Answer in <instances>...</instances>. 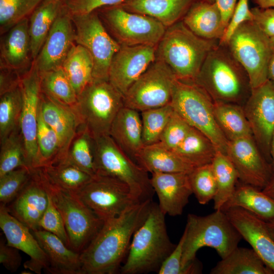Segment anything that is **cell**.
Wrapping results in <instances>:
<instances>
[{"instance_id": "obj_1", "label": "cell", "mask_w": 274, "mask_h": 274, "mask_svg": "<svg viewBox=\"0 0 274 274\" xmlns=\"http://www.w3.org/2000/svg\"><path fill=\"white\" fill-rule=\"evenodd\" d=\"M152 199L136 204L121 215L104 222L80 253L82 274H114L120 267L130 240L146 219Z\"/></svg>"}, {"instance_id": "obj_2", "label": "cell", "mask_w": 274, "mask_h": 274, "mask_svg": "<svg viewBox=\"0 0 274 274\" xmlns=\"http://www.w3.org/2000/svg\"><path fill=\"white\" fill-rule=\"evenodd\" d=\"M184 231L182 263L189 274L202 272V264L196 257L200 249L213 248L222 259L236 248L242 239L222 210H215L206 216L189 214Z\"/></svg>"}, {"instance_id": "obj_3", "label": "cell", "mask_w": 274, "mask_h": 274, "mask_svg": "<svg viewBox=\"0 0 274 274\" xmlns=\"http://www.w3.org/2000/svg\"><path fill=\"white\" fill-rule=\"evenodd\" d=\"M194 82L214 102L244 106L252 91L244 68L226 45L219 43L208 54Z\"/></svg>"}, {"instance_id": "obj_4", "label": "cell", "mask_w": 274, "mask_h": 274, "mask_svg": "<svg viewBox=\"0 0 274 274\" xmlns=\"http://www.w3.org/2000/svg\"><path fill=\"white\" fill-rule=\"evenodd\" d=\"M165 216L158 204L152 202L146 219L133 235L127 257L120 268L121 273L158 271L176 246L167 234Z\"/></svg>"}, {"instance_id": "obj_5", "label": "cell", "mask_w": 274, "mask_h": 274, "mask_svg": "<svg viewBox=\"0 0 274 274\" xmlns=\"http://www.w3.org/2000/svg\"><path fill=\"white\" fill-rule=\"evenodd\" d=\"M218 43L197 36L181 20L166 28L156 47V59L165 62L177 79L194 81L208 54Z\"/></svg>"}, {"instance_id": "obj_6", "label": "cell", "mask_w": 274, "mask_h": 274, "mask_svg": "<svg viewBox=\"0 0 274 274\" xmlns=\"http://www.w3.org/2000/svg\"><path fill=\"white\" fill-rule=\"evenodd\" d=\"M170 104L174 111L191 127L198 130L226 154L228 141L218 127L214 114V101L193 81H175Z\"/></svg>"}, {"instance_id": "obj_7", "label": "cell", "mask_w": 274, "mask_h": 274, "mask_svg": "<svg viewBox=\"0 0 274 274\" xmlns=\"http://www.w3.org/2000/svg\"><path fill=\"white\" fill-rule=\"evenodd\" d=\"M36 169L53 203L62 217L70 248L81 253L101 229L104 221L83 202L77 193L51 183L40 168Z\"/></svg>"}, {"instance_id": "obj_8", "label": "cell", "mask_w": 274, "mask_h": 274, "mask_svg": "<svg viewBox=\"0 0 274 274\" xmlns=\"http://www.w3.org/2000/svg\"><path fill=\"white\" fill-rule=\"evenodd\" d=\"M94 139L96 175L124 183L141 201L152 199L154 191L148 173L121 150L109 134Z\"/></svg>"}, {"instance_id": "obj_9", "label": "cell", "mask_w": 274, "mask_h": 274, "mask_svg": "<svg viewBox=\"0 0 274 274\" xmlns=\"http://www.w3.org/2000/svg\"><path fill=\"white\" fill-rule=\"evenodd\" d=\"M124 106L123 95L109 80L92 79L78 96L75 111L81 125L96 137L109 134Z\"/></svg>"}, {"instance_id": "obj_10", "label": "cell", "mask_w": 274, "mask_h": 274, "mask_svg": "<svg viewBox=\"0 0 274 274\" xmlns=\"http://www.w3.org/2000/svg\"><path fill=\"white\" fill-rule=\"evenodd\" d=\"M226 45L246 71L252 89L268 80V66L273 53L270 39L253 21L241 24Z\"/></svg>"}, {"instance_id": "obj_11", "label": "cell", "mask_w": 274, "mask_h": 274, "mask_svg": "<svg viewBox=\"0 0 274 274\" xmlns=\"http://www.w3.org/2000/svg\"><path fill=\"white\" fill-rule=\"evenodd\" d=\"M96 11L109 33L120 46L156 47L166 28L154 18L129 12L120 5Z\"/></svg>"}, {"instance_id": "obj_12", "label": "cell", "mask_w": 274, "mask_h": 274, "mask_svg": "<svg viewBox=\"0 0 274 274\" xmlns=\"http://www.w3.org/2000/svg\"><path fill=\"white\" fill-rule=\"evenodd\" d=\"M76 193L104 222L121 215L142 202L124 183L100 175L93 176Z\"/></svg>"}, {"instance_id": "obj_13", "label": "cell", "mask_w": 274, "mask_h": 274, "mask_svg": "<svg viewBox=\"0 0 274 274\" xmlns=\"http://www.w3.org/2000/svg\"><path fill=\"white\" fill-rule=\"evenodd\" d=\"M71 17L75 43L84 47L92 57V79L109 80L111 62L120 45L109 33L97 11Z\"/></svg>"}, {"instance_id": "obj_14", "label": "cell", "mask_w": 274, "mask_h": 274, "mask_svg": "<svg viewBox=\"0 0 274 274\" xmlns=\"http://www.w3.org/2000/svg\"><path fill=\"white\" fill-rule=\"evenodd\" d=\"M176 79L165 62L156 59L124 95V106L141 112L170 104Z\"/></svg>"}, {"instance_id": "obj_15", "label": "cell", "mask_w": 274, "mask_h": 274, "mask_svg": "<svg viewBox=\"0 0 274 274\" xmlns=\"http://www.w3.org/2000/svg\"><path fill=\"white\" fill-rule=\"evenodd\" d=\"M20 86L22 99L20 129L27 165L33 169L39 166L37 134L42 90L41 75L33 62L30 68L22 75Z\"/></svg>"}, {"instance_id": "obj_16", "label": "cell", "mask_w": 274, "mask_h": 274, "mask_svg": "<svg viewBox=\"0 0 274 274\" xmlns=\"http://www.w3.org/2000/svg\"><path fill=\"white\" fill-rule=\"evenodd\" d=\"M243 108L256 144L271 163L270 145L274 133V83L268 79L252 89Z\"/></svg>"}, {"instance_id": "obj_17", "label": "cell", "mask_w": 274, "mask_h": 274, "mask_svg": "<svg viewBox=\"0 0 274 274\" xmlns=\"http://www.w3.org/2000/svg\"><path fill=\"white\" fill-rule=\"evenodd\" d=\"M226 154L242 183L262 190L273 176L272 165L253 136L228 141Z\"/></svg>"}, {"instance_id": "obj_18", "label": "cell", "mask_w": 274, "mask_h": 274, "mask_svg": "<svg viewBox=\"0 0 274 274\" xmlns=\"http://www.w3.org/2000/svg\"><path fill=\"white\" fill-rule=\"evenodd\" d=\"M156 47L121 46L115 54L110 66L109 81L123 96L155 60Z\"/></svg>"}, {"instance_id": "obj_19", "label": "cell", "mask_w": 274, "mask_h": 274, "mask_svg": "<svg viewBox=\"0 0 274 274\" xmlns=\"http://www.w3.org/2000/svg\"><path fill=\"white\" fill-rule=\"evenodd\" d=\"M75 44V31L72 17L63 5L33 61L40 73L61 67Z\"/></svg>"}, {"instance_id": "obj_20", "label": "cell", "mask_w": 274, "mask_h": 274, "mask_svg": "<svg viewBox=\"0 0 274 274\" xmlns=\"http://www.w3.org/2000/svg\"><path fill=\"white\" fill-rule=\"evenodd\" d=\"M239 234L274 272V238L266 222L239 207L222 210Z\"/></svg>"}, {"instance_id": "obj_21", "label": "cell", "mask_w": 274, "mask_h": 274, "mask_svg": "<svg viewBox=\"0 0 274 274\" xmlns=\"http://www.w3.org/2000/svg\"><path fill=\"white\" fill-rule=\"evenodd\" d=\"M0 227L7 240V244L27 254L30 259L24 263L25 269L40 274L43 269L47 270L48 261L47 256L30 231L10 212L6 205L1 204Z\"/></svg>"}, {"instance_id": "obj_22", "label": "cell", "mask_w": 274, "mask_h": 274, "mask_svg": "<svg viewBox=\"0 0 274 274\" xmlns=\"http://www.w3.org/2000/svg\"><path fill=\"white\" fill-rule=\"evenodd\" d=\"M48 202V194L36 168L32 169L28 182L7 207L10 213L33 231L39 229V223Z\"/></svg>"}, {"instance_id": "obj_23", "label": "cell", "mask_w": 274, "mask_h": 274, "mask_svg": "<svg viewBox=\"0 0 274 274\" xmlns=\"http://www.w3.org/2000/svg\"><path fill=\"white\" fill-rule=\"evenodd\" d=\"M188 173H154L151 186L157 195L159 207L170 216L181 215L193 194Z\"/></svg>"}, {"instance_id": "obj_24", "label": "cell", "mask_w": 274, "mask_h": 274, "mask_svg": "<svg viewBox=\"0 0 274 274\" xmlns=\"http://www.w3.org/2000/svg\"><path fill=\"white\" fill-rule=\"evenodd\" d=\"M39 110L44 120L59 138L61 152L54 162L61 160L64 158L72 139L82 125L80 119L74 109L55 101L42 92Z\"/></svg>"}, {"instance_id": "obj_25", "label": "cell", "mask_w": 274, "mask_h": 274, "mask_svg": "<svg viewBox=\"0 0 274 274\" xmlns=\"http://www.w3.org/2000/svg\"><path fill=\"white\" fill-rule=\"evenodd\" d=\"M28 26L29 19L26 18L5 33L1 41V67L20 73L33 61Z\"/></svg>"}, {"instance_id": "obj_26", "label": "cell", "mask_w": 274, "mask_h": 274, "mask_svg": "<svg viewBox=\"0 0 274 274\" xmlns=\"http://www.w3.org/2000/svg\"><path fill=\"white\" fill-rule=\"evenodd\" d=\"M48 261L47 271L53 274H82L80 253L68 248L55 234L42 229L32 231Z\"/></svg>"}, {"instance_id": "obj_27", "label": "cell", "mask_w": 274, "mask_h": 274, "mask_svg": "<svg viewBox=\"0 0 274 274\" xmlns=\"http://www.w3.org/2000/svg\"><path fill=\"white\" fill-rule=\"evenodd\" d=\"M139 112L123 107L114 119L109 134L121 150L135 163L145 147Z\"/></svg>"}, {"instance_id": "obj_28", "label": "cell", "mask_w": 274, "mask_h": 274, "mask_svg": "<svg viewBox=\"0 0 274 274\" xmlns=\"http://www.w3.org/2000/svg\"><path fill=\"white\" fill-rule=\"evenodd\" d=\"M182 20L194 34L206 40L219 41L226 28L215 2L196 1Z\"/></svg>"}, {"instance_id": "obj_29", "label": "cell", "mask_w": 274, "mask_h": 274, "mask_svg": "<svg viewBox=\"0 0 274 274\" xmlns=\"http://www.w3.org/2000/svg\"><path fill=\"white\" fill-rule=\"evenodd\" d=\"M197 0H126L120 5L129 12L158 20L166 28L182 20Z\"/></svg>"}, {"instance_id": "obj_30", "label": "cell", "mask_w": 274, "mask_h": 274, "mask_svg": "<svg viewBox=\"0 0 274 274\" xmlns=\"http://www.w3.org/2000/svg\"><path fill=\"white\" fill-rule=\"evenodd\" d=\"M63 6L61 0H43L30 15L28 29L33 61L38 55Z\"/></svg>"}, {"instance_id": "obj_31", "label": "cell", "mask_w": 274, "mask_h": 274, "mask_svg": "<svg viewBox=\"0 0 274 274\" xmlns=\"http://www.w3.org/2000/svg\"><path fill=\"white\" fill-rule=\"evenodd\" d=\"M232 207L244 209L265 222L274 221V199L254 186L243 183L236 186L221 210Z\"/></svg>"}, {"instance_id": "obj_32", "label": "cell", "mask_w": 274, "mask_h": 274, "mask_svg": "<svg viewBox=\"0 0 274 274\" xmlns=\"http://www.w3.org/2000/svg\"><path fill=\"white\" fill-rule=\"evenodd\" d=\"M136 163L148 173H190L194 167L184 161L174 151L158 143L145 146Z\"/></svg>"}, {"instance_id": "obj_33", "label": "cell", "mask_w": 274, "mask_h": 274, "mask_svg": "<svg viewBox=\"0 0 274 274\" xmlns=\"http://www.w3.org/2000/svg\"><path fill=\"white\" fill-rule=\"evenodd\" d=\"M211 274H273L253 249L237 246L221 259Z\"/></svg>"}, {"instance_id": "obj_34", "label": "cell", "mask_w": 274, "mask_h": 274, "mask_svg": "<svg viewBox=\"0 0 274 274\" xmlns=\"http://www.w3.org/2000/svg\"><path fill=\"white\" fill-rule=\"evenodd\" d=\"M214 114L218 127L228 141L253 136L243 106L214 101Z\"/></svg>"}, {"instance_id": "obj_35", "label": "cell", "mask_w": 274, "mask_h": 274, "mask_svg": "<svg viewBox=\"0 0 274 274\" xmlns=\"http://www.w3.org/2000/svg\"><path fill=\"white\" fill-rule=\"evenodd\" d=\"M217 151L208 137L192 127L182 143L174 150L193 167L211 163Z\"/></svg>"}, {"instance_id": "obj_36", "label": "cell", "mask_w": 274, "mask_h": 274, "mask_svg": "<svg viewBox=\"0 0 274 274\" xmlns=\"http://www.w3.org/2000/svg\"><path fill=\"white\" fill-rule=\"evenodd\" d=\"M61 67L77 96L93 79L92 57L84 47L76 43L70 50Z\"/></svg>"}, {"instance_id": "obj_37", "label": "cell", "mask_w": 274, "mask_h": 274, "mask_svg": "<svg viewBox=\"0 0 274 274\" xmlns=\"http://www.w3.org/2000/svg\"><path fill=\"white\" fill-rule=\"evenodd\" d=\"M211 165L217 184L214 208L221 210L235 191L238 175L229 157L221 151H217Z\"/></svg>"}, {"instance_id": "obj_38", "label": "cell", "mask_w": 274, "mask_h": 274, "mask_svg": "<svg viewBox=\"0 0 274 274\" xmlns=\"http://www.w3.org/2000/svg\"><path fill=\"white\" fill-rule=\"evenodd\" d=\"M39 168L51 183L76 193L93 177L64 160Z\"/></svg>"}, {"instance_id": "obj_39", "label": "cell", "mask_w": 274, "mask_h": 274, "mask_svg": "<svg viewBox=\"0 0 274 274\" xmlns=\"http://www.w3.org/2000/svg\"><path fill=\"white\" fill-rule=\"evenodd\" d=\"M94 152V137L85 127L81 125L62 160H66L94 176L96 175Z\"/></svg>"}, {"instance_id": "obj_40", "label": "cell", "mask_w": 274, "mask_h": 274, "mask_svg": "<svg viewBox=\"0 0 274 274\" xmlns=\"http://www.w3.org/2000/svg\"><path fill=\"white\" fill-rule=\"evenodd\" d=\"M40 75L42 92L75 110L78 96L61 67Z\"/></svg>"}, {"instance_id": "obj_41", "label": "cell", "mask_w": 274, "mask_h": 274, "mask_svg": "<svg viewBox=\"0 0 274 274\" xmlns=\"http://www.w3.org/2000/svg\"><path fill=\"white\" fill-rule=\"evenodd\" d=\"M22 105L20 86L0 95V142L20 128Z\"/></svg>"}, {"instance_id": "obj_42", "label": "cell", "mask_w": 274, "mask_h": 274, "mask_svg": "<svg viewBox=\"0 0 274 274\" xmlns=\"http://www.w3.org/2000/svg\"><path fill=\"white\" fill-rule=\"evenodd\" d=\"M174 110L170 104L141 112L142 136L145 146L159 142Z\"/></svg>"}, {"instance_id": "obj_43", "label": "cell", "mask_w": 274, "mask_h": 274, "mask_svg": "<svg viewBox=\"0 0 274 274\" xmlns=\"http://www.w3.org/2000/svg\"><path fill=\"white\" fill-rule=\"evenodd\" d=\"M0 144V177L18 167L28 166L20 128L13 132Z\"/></svg>"}, {"instance_id": "obj_44", "label": "cell", "mask_w": 274, "mask_h": 274, "mask_svg": "<svg viewBox=\"0 0 274 274\" xmlns=\"http://www.w3.org/2000/svg\"><path fill=\"white\" fill-rule=\"evenodd\" d=\"M37 139L39 162L38 168H39L54 162L61 152L59 138L55 131L44 120L40 110Z\"/></svg>"}, {"instance_id": "obj_45", "label": "cell", "mask_w": 274, "mask_h": 274, "mask_svg": "<svg viewBox=\"0 0 274 274\" xmlns=\"http://www.w3.org/2000/svg\"><path fill=\"white\" fill-rule=\"evenodd\" d=\"M43 0H0V31L3 35L28 18Z\"/></svg>"}, {"instance_id": "obj_46", "label": "cell", "mask_w": 274, "mask_h": 274, "mask_svg": "<svg viewBox=\"0 0 274 274\" xmlns=\"http://www.w3.org/2000/svg\"><path fill=\"white\" fill-rule=\"evenodd\" d=\"M188 175L193 194L198 202L206 204L213 200L217 184L211 163L194 167Z\"/></svg>"}, {"instance_id": "obj_47", "label": "cell", "mask_w": 274, "mask_h": 274, "mask_svg": "<svg viewBox=\"0 0 274 274\" xmlns=\"http://www.w3.org/2000/svg\"><path fill=\"white\" fill-rule=\"evenodd\" d=\"M32 169L18 167L0 177V201L6 205L12 201L31 178Z\"/></svg>"}, {"instance_id": "obj_48", "label": "cell", "mask_w": 274, "mask_h": 274, "mask_svg": "<svg viewBox=\"0 0 274 274\" xmlns=\"http://www.w3.org/2000/svg\"><path fill=\"white\" fill-rule=\"evenodd\" d=\"M191 127L174 111L157 143L174 151L182 143Z\"/></svg>"}, {"instance_id": "obj_49", "label": "cell", "mask_w": 274, "mask_h": 274, "mask_svg": "<svg viewBox=\"0 0 274 274\" xmlns=\"http://www.w3.org/2000/svg\"><path fill=\"white\" fill-rule=\"evenodd\" d=\"M39 229L50 232L58 236L70 248L69 238L62 217L49 194L48 205L39 221Z\"/></svg>"}, {"instance_id": "obj_50", "label": "cell", "mask_w": 274, "mask_h": 274, "mask_svg": "<svg viewBox=\"0 0 274 274\" xmlns=\"http://www.w3.org/2000/svg\"><path fill=\"white\" fill-rule=\"evenodd\" d=\"M250 21H253V14L249 7L248 0H239L219 44L226 45L236 29L245 22Z\"/></svg>"}, {"instance_id": "obj_51", "label": "cell", "mask_w": 274, "mask_h": 274, "mask_svg": "<svg viewBox=\"0 0 274 274\" xmlns=\"http://www.w3.org/2000/svg\"><path fill=\"white\" fill-rule=\"evenodd\" d=\"M126 0H64L63 5L70 15L90 13L101 8L120 5Z\"/></svg>"}, {"instance_id": "obj_52", "label": "cell", "mask_w": 274, "mask_h": 274, "mask_svg": "<svg viewBox=\"0 0 274 274\" xmlns=\"http://www.w3.org/2000/svg\"><path fill=\"white\" fill-rule=\"evenodd\" d=\"M185 238L184 232L177 245L169 256L162 263L159 274H189L188 270L182 265L183 246Z\"/></svg>"}, {"instance_id": "obj_53", "label": "cell", "mask_w": 274, "mask_h": 274, "mask_svg": "<svg viewBox=\"0 0 274 274\" xmlns=\"http://www.w3.org/2000/svg\"><path fill=\"white\" fill-rule=\"evenodd\" d=\"M253 21L268 37L274 36V8L251 9Z\"/></svg>"}, {"instance_id": "obj_54", "label": "cell", "mask_w": 274, "mask_h": 274, "mask_svg": "<svg viewBox=\"0 0 274 274\" xmlns=\"http://www.w3.org/2000/svg\"><path fill=\"white\" fill-rule=\"evenodd\" d=\"M22 257L19 250L8 245L3 239L0 242V263L8 270L15 272L20 267Z\"/></svg>"}, {"instance_id": "obj_55", "label": "cell", "mask_w": 274, "mask_h": 274, "mask_svg": "<svg viewBox=\"0 0 274 274\" xmlns=\"http://www.w3.org/2000/svg\"><path fill=\"white\" fill-rule=\"evenodd\" d=\"M0 68V95H2L19 86L22 75L12 69Z\"/></svg>"}, {"instance_id": "obj_56", "label": "cell", "mask_w": 274, "mask_h": 274, "mask_svg": "<svg viewBox=\"0 0 274 274\" xmlns=\"http://www.w3.org/2000/svg\"><path fill=\"white\" fill-rule=\"evenodd\" d=\"M226 27L237 4V0H215ZM226 29V28H225Z\"/></svg>"}, {"instance_id": "obj_57", "label": "cell", "mask_w": 274, "mask_h": 274, "mask_svg": "<svg viewBox=\"0 0 274 274\" xmlns=\"http://www.w3.org/2000/svg\"><path fill=\"white\" fill-rule=\"evenodd\" d=\"M262 190L264 193L274 199V175Z\"/></svg>"}, {"instance_id": "obj_58", "label": "cell", "mask_w": 274, "mask_h": 274, "mask_svg": "<svg viewBox=\"0 0 274 274\" xmlns=\"http://www.w3.org/2000/svg\"><path fill=\"white\" fill-rule=\"evenodd\" d=\"M254 1L260 8H274V0H254Z\"/></svg>"}, {"instance_id": "obj_59", "label": "cell", "mask_w": 274, "mask_h": 274, "mask_svg": "<svg viewBox=\"0 0 274 274\" xmlns=\"http://www.w3.org/2000/svg\"><path fill=\"white\" fill-rule=\"evenodd\" d=\"M268 79L274 83V53L270 59L267 70Z\"/></svg>"}, {"instance_id": "obj_60", "label": "cell", "mask_w": 274, "mask_h": 274, "mask_svg": "<svg viewBox=\"0 0 274 274\" xmlns=\"http://www.w3.org/2000/svg\"><path fill=\"white\" fill-rule=\"evenodd\" d=\"M270 156L271 158V163L272 165V170L274 174V133L272 135L270 142Z\"/></svg>"}, {"instance_id": "obj_61", "label": "cell", "mask_w": 274, "mask_h": 274, "mask_svg": "<svg viewBox=\"0 0 274 274\" xmlns=\"http://www.w3.org/2000/svg\"><path fill=\"white\" fill-rule=\"evenodd\" d=\"M268 229L274 238V221L270 222H266Z\"/></svg>"}, {"instance_id": "obj_62", "label": "cell", "mask_w": 274, "mask_h": 274, "mask_svg": "<svg viewBox=\"0 0 274 274\" xmlns=\"http://www.w3.org/2000/svg\"><path fill=\"white\" fill-rule=\"evenodd\" d=\"M269 39H270V44L271 48L272 53H274V36L269 38Z\"/></svg>"}, {"instance_id": "obj_63", "label": "cell", "mask_w": 274, "mask_h": 274, "mask_svg": "<svg viewBox=\"0 0 274 274\" xmlns=\"http://www.w3.org/2000/svg\"><path fill=\"white\" fill-rule=\"evenodd\" d=\"M207 1H209L210 2H215V0H207Z\"/></svg>"}, {"instance_id": "obj_64", "label": "cell", "mask_w": 274, "mask_h": 274, "mask_svg": "<svg viewBox=\"0 0 274 274\" xmlns=\"http://www.w3.org/2000/svg\"><path fill=\"white\" fill-rule=\"evenodd\" d=\"M61 1H64V0H61Z\"/></svg>"}]
</instances>
